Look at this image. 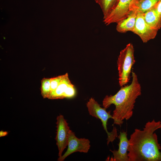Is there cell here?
I'll return each mask as SVG.
<instances>
[{
  "label": "cell",
  "mask_w": 161,
  "mask_h": 161,
  "mask_svg": "<svg viewBox=\"0 0 161 161\" xmlns=\"http://www.w3.org/2000/svg\"><path fill=\"white\" fill-rule=\"evenodd\" d=\"M120 0H95L102 11L103 19L106 18L116 8Z\"/></svg>",
  "instance_id": "5bb4252c"
},
{
  "label": "cell",
  "mask_w": 161,
  "mask_h": 161,
  "mask_svg": "<svg viewBox=\"0 0 161 161\" xmlns=\"http://www.w3.org/2000/svg\"><path fill=\"white\" fill-rule=\"evenodd\" d=\"M67 146L66 151L61 156L58 157V161H63L68 156L75 152L87 153L90 147V141L87 139L77 137L75 133L70 130Z\"/></svg>",
  "instance_id": "5b68a950"
},
{
  "label": "cell",
  "mask_w": 161,
  "mask_h": 161,
  "mask_svg": "<svg viewBox=\"0 0 161 161\" xmlns=\"http://www.w3.org/2000/svg\"><path fill=\"white\" fill-rule=\"evenodd\" d=\"M134 49L132 44L129 43L120 52L117 60L119 85L122 86L129 82L131 69L135 62Z\"/></svg>",
  "instance_id": "3957f363"
},
{
  "label": "cell",
  "mask_w": 161,
  "mask_h": 161,
  "mask_svg": "<svg viewBox=\"0 0 161 161\" xmlns=\"http://www.w3.org/2000/svg\"><path fill=\"white\" fill-rule=\"evenodd\" d=\"M8 132L7 131H0V137H2L6 136L8 134Z\"/></svg>",
  "instance_id": "ac0fdd59"
},
{
  "label": "cell",
  "mask_w": 161,
  "mask_h": 161,
  "mask_svg": "<svg viewBox=\"0 0 161 161\" xmlns=\"http://www.w3.org/2000/svg\"><path fill=\"white\" fill-rule=\"evenodd\" d=\"M132 80L131 84L121 86L114 95H106L103 102V107L106 109L112 104L115 106L112 115L113 124L120 126L124 120H128L132 116L136 100L141 95V85L136 74L132 72Z\"/></svg>",
  "instance_id": "7a4b0ae2"
},
{
  "label": "cell",
  "mask_w": 161,
  "mask_h": 161,
  "mask_svg": "<svg viewBox=\"0 0 161 161\" xmlns=\"http://www.w3.org/2000/svg\"><path fill=\"white\" fill-rule=\"evenodd\" d=\"M137 12L131 11L128 15L117 23L116 30L120 33L133 32L135 27Z\"/></svg>",
  "instance_id": "8fae6325"
},
{
  "label": "cell",
  "mask_w": 161,
  "mask_h": 161,
  "mask_svg": "<svg viewBox=\"0 0 161 161\" xmlns=\"http://www.w3.org/2000/svg\"><path fill=\"white\" fill-rule=\"evenodd\" d=\"M146 22L151 28L158 30L161 27V15L157 11L155 7L143 13Z\"/></svg>",
  "instance_id": "4fadbf2b"
},
{
  "label": "cell",
  "mask_w": 161,
  "mask_h": 161,
  "mask_svg": "<svg viewBox=\"0 0 161 161\" xmlns=\"http://www.w3.org/2000/svg\"><path fill=\"white\" fill-rule=\"evenodd\" d=\"M89 113L92 116L100 120L104 129L107 135V144L108 145L109 143L112 142L116 137H118L117 129L114 127L112 131H108L107 128L108 120L110 118L113 119L110 112H107L106 109L100 106V105L93 98H91L86 104Z\"/></svg>",
  "instance_id": "277c9868"
},
{
  "label": "cell",
  "mask_w": 161,
  "mask_h": 161,
  "mask_svg": "<svg viewBox=\"0 0 161 161\" xmlns=\"http://www.w3.org/2000/svg\"><path fill=\"white\" fill-rule=\"evenodd\" d=\"M57 132L55 139L58 146L59 157L62 155L63 152L68 145L69 133L70 129L68 124L62 115L56 118Z\"/></svg>",
  "instance_id": "8992f818"
},
{
  "label": "cell",
  "mask_w": 161,
  "mask_h": 161,
  "mask_svg": "<svg viewBox=\"0 0 161 161\" xmlns=\"http://www.w3.org/2000/svg\"><path fill=\"white\" fill-rule=\"evenodd\" d=\"M161 121H148L143 130L135 129L129 140V161H161V147L155 131Z\"/></svg>",
  "instance_id": "6da1fadb"
},
{
  "label": "cell",
  "mask_w": 161,
  "mask_h": 161,
  "mask_svg": "<svg viewBox=\"0 0 161 161\" xmlns=\"http://www.w3.org/2000/svg\"><path fill=\"white\" fill-rule=\"evenodd\" d=\"M64 76V75L51 78V93L54 91L58 86Z\"/></svg>",
  "instance_id": "2e32d148"
},
{
  "label": "cell",
  "mask_w": 161,
  "mask_h": 161,
  "mask_svg": "<svg viewBox=\"0 0 161 161\" xmlns=\"http://www.w3.org/2000/svg\"><path fill=\"white\" fill-rule=\"evenodd\" d=\"M76 94L74 86L72 83L67 73L64 76L55 90L52 92L48 99H50L71 98Z\"/></svg>",
  "instance_id": "ba28073f"
},
{
  "label": "cell",
  "mask_w": 161,
  "mask_h": 161,
  "mask_svg": "<svg viewBox=\"0 0 161 161\" xmlns=\"http://www.w3.org/2000/svg\"><path fill=\"white\" fill-rule=\"evenodd\" d=\"M51 78H44L41 81V93L44 98H48L51 93Z\"/></svg>",
  "instance_id": "9a60e30c"
},
{
  "label": "cell",
  "mask_w": 161,
  "mask_h": 161,
  "mask_svg": "<svg viewBox=\"0 0 161 161\" xmlns=\"http://www.w3.org/2000/svg\"><path fill=\"white\" fill-rule=\"evenodd\" d=\"M158 31L151 28L146 22L143 13L137 12L135 24L132 32L138 35L143 43L154 39Z\"/></svg>",
  "instance_id": "52a82bcc"
},
{
  "label": "cell",
  "mask_w": 161,
  "mask_h": 161,
  "mask_svg": "<svg viewBox=\"0 0 161 161\" xmlns=\"http://www.w3.org/2000/svg\"><path fill=\"white\" fill-rule=\"evenodd\" d=\"M160 0H133L129 10L144 13L154 7Z\"/></svg>",
  "instance_id": "7c38bea8"
},
{
  "label": "cell",
  "mask_w": 161,
  "mask_h": 161,
  "mask_svg": "<svg viewBox=\"0 0 161 161\" xmlns=\"http://www.w3.org/2000/svg\"><path fill=\"white\" fill-rule=\"evenodd\" d=\"M133 0H120L116 8L103 21L106 25L117 23L127 16L130 11L129 7Z\"/></svg>",
  "instance_id": "9c48e42d"
},
{
  "label": "cell",
  "mask_w": 161,
  "mask_h": 161,
  "mask_svg": "<svg viewBox=\"0 0 161 161\" xmlns=\"http://www.w3.org/2000/svg\"><path fill=\"white\" fill-rule=\"evenodd\" d=\"M155 8L157 12L161 15V0H160L157 4Z\"/></svg>",
  "instance_id": "e0dca14e"
},
{
  "label": "cell",
  "mask_w": 161,
  "mask_h": 161,
  "mask_svg": "<svg viewBox=\"0 0 161 161\" xmlns=\"http://www.w3.org/2000/svg\"><path fill=\"white\" fill-rule=\"evenodd\" d=\"M127 135L126 132H120L118 136L119 139L118 149L117 150H110L113 156L111 158L110 161H129L127 151L129 144Z\"/></svg>",
  "instance_id": "30bf717a"
}]
</instances>
